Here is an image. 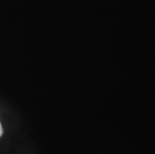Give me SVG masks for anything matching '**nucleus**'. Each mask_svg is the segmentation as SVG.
<instances>
[{"mask_svg": "<svg viewBox=\"0 0 155 154\" xmlns=\"http://www.w3.org/2000/svg\"><path fill=\"white\" fill-rule=\"evenodd\" d=\"M2 133H3V130H2V126H1V123H0V137H1Z\"/></svg>", "mask_w": 155, "mask_h": 154, "instance_id": "obj_1", "label": "nucleus"}]
</instances>
